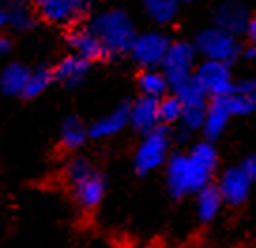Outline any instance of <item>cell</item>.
<instances>
[{"mask_svg":"<svg viewBox=\"0 0 256 248\" xmlns=\"http://www.w3.org/2000/svg\"><path fill=\"white\" fill-rule=\"evenodd\" d=\"M206 109H208V105L206 107H184L179 124L188 130V132H192V134L202 132L204 122H206Z\"/></svg>","mask_w":256,"mask_h":248,"instance_id":"cell-27","label":"cell"},{"mask_svg":"<svg viewBox=\"0 0 256 248\" xmlns=\"http://www.w3.org/2000/svg\"><path fill=\"white\" fill-rule=\"evenodd\" d=\"M230 107L234 117H250L256 113V94H243V92H232L230 96Z\"/></svg>","mask_w":256,"mask_h":248,"instance_id":"cell-26","label":"cell"},{"mask_svg":"<svg viewBox=\"0 0 256 248\" xmlns=\"http://www.w3.org/2000/svg\"><path fill=\"white\" fill-rule=\"evenodd\" d=\"M245 36H247L248 43H256V13H252V15H250V21H248V26H247V32H245Z\"/></svg>","mask_w":256,"mask_h":248,"instance_id":"cell-33","label":"cell"},{"mask_svg":"<svg viewBox=\"0 0 256 248\" xmlns=\"http://www.w3.org/2000/svg\"><path fill=\"white\" fill-rule=\"evenodd\" d=\"M250 9L243 0H222L213 9V24L222 28L234 36H241L247 32L248 21H250Z\"/></svg>","mask_w":256,"mask_h":248,"instance_id":"cell-11","label":"cell"},{"mask_svg":"<svg viewBox=\"0 0 256 248\" xmlns=\"http://www.w3.org/2000/svg\"><path fill=\"white\" fill-rule=\"evenodd\" d=\"M241 166H243V168H245V171H247L248 175H250L256 181V152L248 154L247 158L241 162Z\"/></svg>","mask_w":256,"mask_h":248,"instance_id":"cell-29","label":"cell"},{"mask_svg":"<svg viewBox=\"0 0 256 248\" xmlns=\"http://www.w3.org/2000/svg\"><path fill=\"white\" fill-rule=\"evenodd\" d=\"M196 56H198V51H196L194 41H172L168 53H166V58L160 66V70L168 75L172 88L194 75V70L198 66L196 64Z\"/></svg>","mask_w":256,"mask_h":248,"instance_id":"cell-6","label":"cell"},{"mask_svg":"<svg viewBox=\"0 0 256 248\" xmlns=\"http://www.w3.org/2000/svg\"><path fill=\"white\" fill-rule=\"evenodd\" d=\"M38 13L28 0H4L0 9V24L14 34L30 32L38 23Z\"/></svg>","mask_w":256,"mask_h":248,"instance_id":"cell-12","label":"cell"},{"mask_svg":"<svg viewBox=\"0 0 256 248\" xmlns=\"http://www.w3.org/2000/svg\"><path fill=\"white\" fill-rule=\"evenodd\" d=\"M240 36L226 32L222 28H218L215 24L206 26L196 32L194 36V45L196 51L202 58H209V60H220V62H228L232 64L241 56V41L238 40Z\"/></svg>","mask_w":256,"mask_h":248,"instance_id":"cell-5","label":"cell"},{"mask_svg":"<svg viewBox=\"0 0 256 248\" xmlns=\"http://www.w3.org/2000/svg\"><path fill=\"white\" fill-rule=\"evenodd\" d=\"M88 126L78 115H68L60 124V147L66 152H78L87 143Z\"/></svg>","mask_w":256,"mask_h":248,"instance_id":"cell-21","label":"cell"},{"mask_svg":"<svg viewBox=\"0 0 256 248\" xmlns=\"http://www.w3.org/2000/svg\"><path fill=\"white\" fill-rule=\"evenodd\" d=\"M55 83V75H53V66H36L32 68L26 88L23 92L24 100H36L38 96H42L51 85Z\"/></svg>","mask_w":256,"mask_h":248,"instance_id":"cell-24","label":"cell"},{"mask_svg":"<svg viewBox=\"0 0 256 248\" xmlns=\"http://www.w3.org/2000/svg\"><path fill=\"white\" fill-rule=\"evenodd\" d=\"M184 105L179 98L170 92L168 96H164L162 100H158V119L160 124L164 126H174V124H179L181 122V117H183Z\"/></svg>","mask_w":256,"mask_h":248,"instance_id":"cell-25","label":"cell"},{"mask_svg":"<svg viewBox=\"0 0 256 248\" xmlns=\"http://www.w3.org/2000/svg\"><path fill=\"white\" fill-rule=\"evenodd\" d=\"M232 119L234 113L228 96L209 98L208 109H206V122H204V128H202L204 139L215 143L216 139H220L224 136V132H226Z\"/></svg>","mask_w":256,"mask_h":248,"instance_id":"cell-13","label":"cell"},{"mask_svg":"<svg viewBox=\"0 0 256 248\" xmlns=\"http://www.w3.org/2000/svg\"><path fill=\"white\" fill-rule=\"evenodd\" d=\"M147 17L156 24H168L179 13L181 0H142Z\"/></svg>","mask_w":256,"mask_h":248,"instance_id":"cell-23","label":"cell"},{"mask_svg":"<svg viewBox=\"0 0 256 248\" xmlns=\"http://www.w3.org/2000/svg\"><path fill=\"white\" fill-rule=\"evenodd\" d=\"M254 179L248 175L243 166L226 168L216 179V188L228 207H241L250 196Z\"/></svg>","mask_w":256,"mask_h":248,"instance_id":"cell-10","label":"cell"},{"mask_svg":"<svg viewBox=\"0 0 256 248\" xmlns=\"http://www.w3.org/2000/svg\"><path fill=\"white\" fill-rule=\"evenodd\" d=\"M90 2H92V0H72L74 8H76V11H78L80 19L88 11V8H90Z\"/></svg>","mask_w":256,"mask_h":248,"instance_id":"cell-32","label":"cell"},{"mask_svg":"<svg viewBox=\"0 0 256 248\" xmlns=\"http://www.w3.org/2000/svg\"><path fill=\"white\" fill-rule=\"evenodd\" d=\"M90 62L81 58V56L70 55L62 56L60 60H56L53 64V75H55V83L62 85L64 88H76L80 87L83 81L88 77L90 73Z\"/></svg>","mask_w":256,"mask_h":248,"instance_id":"cell-15","label":"cell"},{"mask_svg":"<svg viewBox=\"0 0 256 248\" xmlns=\"http://www.w3.org/2000/svg\"><path fill=\"white\" fill-rule=\"evenodd\" d=\"M172 145H174V139H172L170 126L160 124L158 128L145 134L134 151V156H132L134 173L145 177L156 169L164 168L172 156Z\"/></svg>","mask_w":256,"mask_h":248,"instance_id":"cell-4","label":"cell"},{"mask_svg":"<svg viewBox=\"0 0 256 248\" xmlns=\"http://www.w3.org/2000/svg\"><path fill=\"white\" fill-rule=\"evenodd\" d=\"M126 126H130V102H122L115 109L88 124V137L94 141L110 139L119 136Z\"/></svg>","mask_w":256,"mask_h":248,"instance_id":"cell-14","label":"cell"},{"mask_svg":"<svg viewBox=\"0 0 256 248\" xmlns=\"http://www.w3.org/2000/svg\"><path fill=\"white\" fill-rule=\"evenodd\" d=\"M234 92L256 94V77H243V79L236 81V90Z\"/></svg>","mask_w":256,"mask_h":248,"instance_id":"cell-28","label":"cell"},{"mask_svg":"<svg viewBox=\"0 0 256 248\" xmlns=\"http://www.w3.org/2000/svg\"><path fill=\"white\" fill-rule=\"evenodd\" d=\"M12 51H14V40L10 38V34H4L0 38V55L8 56Z\"/></svg>","mask_w":256,"mask_h":248,"instance_id":"cell-30","label":"cell"},{"mask_svg":"<svg viewBox=\"0 0 256 248\" xmlns=\"http://www.w3.org/2000/svg\"><path fill=\"white\" fill-rule=\"evenodd\" d=\"M241 58H245L247 62H256V43H247L241 51Z\"/></svg>","mask_w":256,"mask_h":248,"instance_id":"cell-31","label":"cell"},{"mask_svg":"<svg viewBox=\"0 0 256 248\" xmlns=\"http://www.w3.org/2000/svg\"><path fill=\"white\" fill-rule=\"evenodd\" d=\"M30 72L32 70L24 62H19V60L8 62L2 68V73H0V90H2V94L8 98H23Z\"/></svg>","mask_w":256,"mask_h":248,"instance_id":"cell-18","label":"cell"},{"mask_svg":"<svg viewBox=\"0 0 256 248\" xmlns=\"http://www.w3.org/2000/svg\"><path fill=\"white\" fill-rule=\"evenodd\" d=\"M172 38L162 30H147V32L138 34L134 45L130 49V58L136 62L142 70L147 68H160L170 45Z\"/></svg>","mask_w":256,"mask_h":248,"instance_id":"cell-7","label":"cell"},{"mask_svg":"<svg viewBox=\"0 0 256 248\" xmlns=\"http://www.w3.org/2000/svg\"><path fill=\"white\" fill-rule=\"evenodd\" d=\"M138 90L142 96L162 100L172 92V83L160 68H147L138 73Z\"/></svg>","mask_w":256,"mask_h":248,"instance_id":"cell-19","label":"cell"},{"mask_svg":"<svg viewBox=\"0 0 256 248\" xmlns=\"http://www.w3.org/2000/svg\"><path fill=\"white\" fill-rule=\"evenodd\" d=\"M194 77L206 88L209 98L230 96L236 90V79H234L232 68L228 62L204 58L200 64L196 66Z\"/></svg>","mask_w":256,"mask_h":248,"instance_id":"cell-8","label":"cell"},{"mask_svg":"<svg viewBox=\"0 0 256 248\" xmlns=\"http://www.w3.org/2000/svg\"><path fill=\"white\" fill-rule=\"evenodd\" d=\"M28 2L36 9L38 17L51 24L72 26L80 23V15L74 8L72 0H28Z\"/></svg>","mask_w":256,"mask_h":248,"instance_id":"cell-16","label":"cell"},{"mask_svg":"<svg viewBox=\"0 0 256 248\" xmlns=\"http://www.w3.org/2000/svg\"><path fill=\"white\" fill-rule=\"evenodd\" d=\"M64 181L70 188L74 203L83 213H92L102 205L106 198V181L104 173L96 168L87 156L74 154L64 166Z\"/></svg>","mask_w":256,"mask_h":248,"instance_id":"cell-2","label":"cell"},{"mask_svg":"<svg viewBox=\"0 0 256 248\" xmlns=\"http://www.w3.org/2000/svg\"><path fill=\"white\" fill-rule=\"evenodd\" d=\"M183 4H190V2H194V0H181Z\"/></svg>","mask_w":256,"mask_h":248,"instance_id":"cell-34","label":"cell"},{"mask_svg":"<svg viewBox=\"0 0 256 248\" xmlns=\"http://www.w3.org/2000/svg\"><path fill=\"white\" fill-rule=\"evenodd\" d=\"M158 126V100L140 96L138 100L130 102V128L136 134L145 136Z\"/></svg>","mask_w":256,"mask_h":248,"instance_id":"cell-17","label":"cell"},{"mask_svg":"<svg viewBox=\"0 0 256 248\" xmlns=\"http://www.w3.org/2000/svg\"><path fill=\"white\" fill-rule=\"evenodd\" d=\"M88 26L102 40L110 56L130 55V49L136 41L138 32L132 17L124 9L112 8L100 11L90 19Z\"/></svg>","mask_w":256,"mask_h":248,"instance_id":"cell-3","label":"cell"},{"mask_svg":"<svg viewBox=\"0 0 256 248\" xmlns=\"http://www.w3.org/2000/svg\"><path fill=\"white\" fill-rule=\"evenodd\" d=\"M172 92L183 102L184 107H206L209 102V94L194 75L183 81V83L176 85L172 88Z\"/></svg>","mask_w":256,"mask_h":248,"instance_id":"cell-22","label":"cell"},{"mask_svg":"<svg viewBox=\"0 0 256 248\" xmlns=\"http://www.w3.org/2000/svg\"><path fill=\"white\" fill-rule=\"evenodd\" d=\"M64 41L70 49V53L85 58L90 64L104 62L108 58H112L102 40L96 36V32L88 24L76 23L72 26H68V30L64 34Z\"/></svg>","mask_w":256,"mask_h":248,"instance_id":"cell-9","label":"cell"},{"mask_svg":"<svg viewBox=\"0 0 256 248\" xmlns=\"http://www.w3.org/2000/svg\"><path fill=\"white\" fill-rule=\"evenodd\" d=\"M226 205L216 184H208L196 194V216L202 224H211Z\"/></svg>","mask_w":256,"mask_h":248,"instance_id":"cell-20","label":"cell"},{"mask_svg":"<svg viewBox=\"0 0 256 248\" xmlns=\"http://www.w3.org/2000/svg\"><path fill=\"white\" fill-rule=\"evenodd\" d=\"M216 168L218 152L213 141H196L186 152H172L164 166L166 190L176 200L196 196L202 188L213 183Z\"/></svg>","mask_w":256,"mask_h":248,"instance_id":"cell-1","label":"cell"}]
</instances>
